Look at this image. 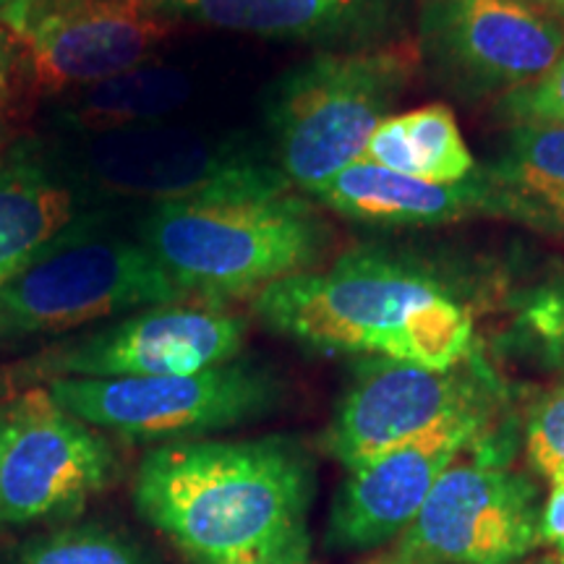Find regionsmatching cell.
Returning <instances> with one entry per match:
<instances>
[{"mask_svg":"<svg viewBox=\"0 0 564 564\" xmlns=\"http://www.w3.org/2000/svg\"><path fill=\"white\" fill-rule=\"evenodd\" d=\"M314 460L291 436L154 444L133 507L188 564H306Z\"/></svg>","mask_w":564,"mask_h":564,"instance_id":"1","label":"cell"},{"mask_svg":"<svg viewBox=\"0 0 564 564\" xmlns=\"http://www.w3.org/2000/svg\"><path fill=\"white\" fill-rule=\"evenodd\" d=\"M272 333L324 352L453 369L476 352L470 306L440 274L377 249L267 285L251 299Z\"/></svg>","mask_w":564,"mask_h":564,"instance_id":"2","label":"cell"},{"mask_svg":"<svg viewBox=\"0 0 564 564\" xmlns=\"http://www.w3.org/2000/svg\"><path fill=\"white\" fill-rule=\"evenodd\" d=\"M139 241L188 299L225 306L316 270L329 230L293 192L152 204Z\"/></svg>","mask_w":564,"mask_h":564,"instance_id":"3","label":"cell"},{"mask_svg":"<svg viewBox=\"0 0 564 564\" xmlns=\"http://www.w3.org/2000/svg\"><path fill=\"white\" fill-rule=\"evenodd\" d=\"M419 45L405 40L319 53L272 87L267 123L278 167L293 188L312 194L364 160L366 141L411 84Z\"/></svg>","mask_w":564,"mask_h":564,"instance_id":"4","label":"cell"},{"mask_svg":"<svg viewBox=\"0 0 564 564\" xmlns=\"http://www.w3.org/2000/svg\"><path fill=\"white\" fill-rule=\"evenodd\" d=\"M181 301L144 243L105 228L102 215H76L0 291V350Z\"/></svg>","mask_w":564,"mask_h":564,"instance_id":"5","label":"cell"},{"mask_svg":"<svg viewBox=\"0 0 564 564\" xmlns=\"http://www.w3.org/2000/svg\"><path fill=\"white\" fill-rule=\"evenodd\" d=\"M45 390L79 421L139 444L204 440L264 419L282 398L272 371L238 358L171 377L55 379Z\"/></svg>","mask_w":564,"mask_h":564,"instance_id":"6","label":"cell"},{"mask_svg":"<svg viewBox=\"0 0 564 564\" xmlns=\"http://www.w3.org/2000/svg\"><path fill=\"white\" fill-rule=\"evenodd\" d=\"M246 319L220 303H167L70 335L11 369V379L40 387L55 379H139L194 373L236 361Z\"/></svg>","mask_w":564,"mask_h":564,"instance_id":"7","label":"cell"},{"mask_svg":"<svg viewBox=\"0 0 564 564\" xmlns=\"http://www.w3.org/2000/svg\"><path fill=\"white\" fill-rule=\"evenodd\" d=\"M499 382L478 352L453 369L369 358L358 366L322 436L343 468L373 460L460 419H491Z\"/></svg>","mask_w":564,"mask_h":564,"instance_id":"8","label":"cell"},{"mask_svg":"<svg viewBox=\"0 0 564 564\" xmlns=\"http://www.w3.org/2000/svg\"><path fill=\"white\" fill-rule=\"evenodd\" d=\"M0 26L37 89L66 95L150 63L173 19L150 0H9Z\"/></svg>","mask_w":564,"mask_h":564,"instance_id":"9","label":"cell"},{"mask_svg":"<svg viewBox=\"0 0 564 564\" xmlns=\"http://www.w3.org/2000/svg\"><path fill=\"white\" fill-rule=\"evenodd\" d=\"M116 476L108 436L63 411L45 387H30L0 455V533L68 523Z\"/></svg>","mask_w":564,"mask_h":564,"instance_id":"10","label":"cell"},{"mask_svg":"<svg viewBox=\"0 0 564 564\" xmlns=\"http://www.w3.org/2000/svg\"><path fill=\"white\" fill-rule=\"evenodd\" d=\"M84 171L105 192L152 204L291 192L278 165L232 141L152 123L89 137Z\"/></svg>","mask_w":564,"mask_h":564,"instance_id":"11","label":"cell"},{"mask_svg":"<svg viewBox=\"0 0 564 564\" xmlns=\"http://www.w3.org/2000/svg\"><path fill=\"white\" fill-rule=\"evenodd\" d=\"M535 484L499 455L484 453L444 470L398 554L429 564H514L541 544Z\"/></svg>","mask_w":564,"mask_h":564,"instance_id":"12","label":"cell"},{"mask_svg":"<svg viewBox=\"0 0 564 564\" xmlns=\"http://www.w3.org/2000/svg\"><path fill=\"white\" fill-rule=\"evenodd\" d=\"M419 51L457 87L505 97L552 70L564 24L520 0H426Z\"/></svg>","mask_w":564,"mask_h":564,"instance_id":"13","label":"cell"},{"mask_svg":"<svg viewBox=\"0 0 564 564\" xmlns=\"http://www.w3.org/2000/svg\"><path fill=\"white\" fill-rule=\"evenodd\" d=\"M486 415L460 419L348 470L329 512L327 541L337 549H373L400 539L426 505L444 470L489 429Z\"/></svg>","mask_w":564,"mask_h":564,"instance_id":"14","label":"cell"},{"mask_svg":"<svg viewBox=\"0 0 564 564\" xmlns=\"http://www.w3.org/2000/svg\"><path fill=\"white\" fill-rule=\"evenodd\" d=\"M312 196L345 220L373 228H440L476 215L499 217V196L481 165L465 181L436 183L358 160Z\"/></svg>","mask_w":564,"mask_h":564,"instance_id":"15","label":"cell"},{"mask_svg":"<svg viewBox=\"0 0 564 564\" xmlns=\"http://www.w3.org/2000/svg\"><path fill=\"white\" fill-rule=\"evenodd\" d=\"M165 17H181L288 42L377 40L392 24L400 0H150Z\"/></svg>","mask_w":564,"mask_h":564,"instance_id":"16","label":"cell"},{"mask_svg":"<svg viewBox=\"0 0 564 564\" xmlns=\"http://www.w3.org/2000/svg\"><path fill=\"white\" fill-rule=\"evenodd\" d=\"M76 217L74 194L40 154L21 147L0 162V291Z\"/></svg>","mask_w":564,"mask_h":564,"instance_id":"17","label":"cell"},{"mask_svg":"<svg viewBox=\"0 0 564 564\" xmlns=\"http://www.w3.org/2000/svg\"><path fill=\"white\" fill-rule=\"evenodd\" d=\"M481 171L499 196V217L564 236V126H514Z\"/></svg>","mask_w":564,"mask_h":564,"instance_id":"18","label":"cell"},{"mask_svg":"<svg viewBox=\"0 0 564 564\" xmlns=\"http://www.w3.org/2000/svg\"><path fill=\"white\" fill-rule=\"evenodd\" d=\"M55 123L87 137L165 123L192 97V79L171 66H144L61 95Z\"/></svg>","mask_w":564,"mask_h":564,"instance_id":"19","label":"cell"},{"mask_svg":"<svg viewBox=\"0 0 564 564\" xmlns=\"http://www.w3.org/2000/svg\"><path fill=\"white\" fill-rule=\"evenodd\" d=\"M3 564H154L129 535L102 523H58L11 549Z\"/></svg>","mask_w":564,"mask_h":564,"instance_id":"20","label":"cell"},{"mask_svg":"<svg viewBox=\"0 0 564 564\" xmlns=\"http://www.w3.org/2000/svg\"><path fill=\"white\" fill-rule=\"evenodd\" d=\"M403 123L419 165V178L457 183L474 175L478 165L447 105H426L405 112Z\"/></svg>","mask_w":564,"mask_h":564,"instance_id":"21","label":"cell"},{"mask_svg":"<svg viewBox=\"0 0 564 564\" xmlns=\"http://www.w3.org/2000/svg\"><path fill=\"white\" fill-rule=\"evenodd\" d=\"M510 340L535 364L564 371V278L541 282L514 299Z\"/></svg>","mask_w":564,"mask_h":564,"instance_id":"22","label":"cell"},{"mask_svg":"<svg viewBox=\"0 0 564 564\" xmlns=\"http://www.w3.org/2000/svg\"><path fill=\"white\" fill-rule=\"evenodd\" d=\"M525 449L546 481L564 476V379L539 398L525 421Z\"/></svg>","mask_w":564,"mask_h":564,"instance_id":"23","label":"cell"},{"mask_svg":"<svg viewBox=\"0 0 564 564\" xmlns=\"http://www.w3.org/2000/svg\"><path fill=\"white\" fill-rule=\"evenodd\" d=\"M502 116L514 126H564V53L549 74L502 97Z\"/></svg>","mask_w":564,"mask_h":564,"instance_id":"24","label":"cell"},{"mask_svg":"<svg viewBox=\"0 0 564 564\" xmlns=\"http://www.w3.org/2000/svg\"><path fill=\"white\" fill-rule=\"evenodd\" d=\"M541 541L552 546L556 562L564 564V476L549 481L546 502L541 507Z\"/></svg>","mask_w":564,"mask_h":564,"instance_id":"25","label":"cell"},{"mask_svg":"<svg viewBox=\"0 0 564 564\" xmlns=\"http://www.w3.org/2000/svg\"><path fill=\"white\" fill-rule=\"evenodd\" d=\"M21 58L13 47L9 34L0 26V133H3V126L9 121V110L13 102V84H17Z\"/></svg>","mask_w":564,"mask_h":564,"instance_id":"26","label":"cell"},{"mask_svg":"<svg viewBox=\"0 0 564 564\" xmlns=\"http://www.w3.org/2000/svg\"><path fill=\"white\" fill-rule=\"evenodd\" d=\"M13 415H17V398H11V400H6V403H0V455H3L6 440H9V434H11Z\"/></svg>","mask_w":564,"mask_h":564,"instance_id":"27","label":"cell"},{"mask_svg":"<svg viewBox=\"0 0 564 564\" xmlns=\"http://www.w3.org/2000/svg\"><path fill=\"white\" fill-rule=\"evenodd\" d=\"M520 3H528L533 6V9H546V11H554V13H564V0H520Z\"/></svg>","mask_w":564,"mask_h":564,"instance_id":"28","label":"cell"},{"mask_svg":"<svg viewBox=\"0 0 564 564\" xmlns=\"http://www.w3.org/2000/svg\"><path fill=\"white\" fill-rule=\"evenodd\" d=\"M369 564H429V562H421V560H408V556L394 554L392 560H379V562H369Z\"/></svg>","mask_w":564,"mask_h":564,"instance_id":"29","label":"cell"},{"mask_svg":"<svg viewBox=\"0 0 564 564\" xmlns=\"http://www.w3.org/2000/svg\"><path fill=\"white\" fill-rule=\"evenodd\" d=\"M6 3H9V0H0V9H3V6H6Z\"/></svg>","mask_w":564,"mask_h":564,"instance_id":"30","label":"cell"},{"mask_svg":"<svg viewBox=\"0 0 564 564\" xmlns=\"http://www.w3.org/2000/svg\"><path fill=\"white\" fill-rule=\"evenodd\" d=\"M539 564H560V562H539Z\"/></svg>","mask_w":564,"mask_h":564,"instance_id":"31","label":"cell"}]
</instances>
